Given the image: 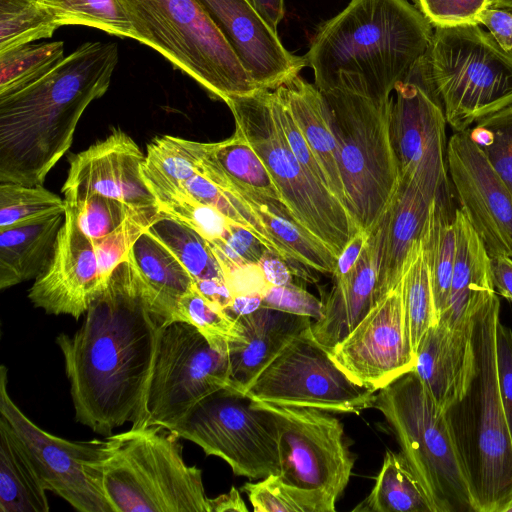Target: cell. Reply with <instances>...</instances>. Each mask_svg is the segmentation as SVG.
<instances>
[{"instance_id":"6da1fadb","label":"cell","mask_w":512,"mask_h":512,"mask_svg":"<svg viewBox=\"0 0 512 512\" xmlns=\"http://www.w3.org/2000/svg\"><path fill=\"white\" fill-rule=\"evenodd\" d=\"M73 334L56 338L75 419L110 436L126 422H143L146 393L165 320L153 311L124 260Z\"/></svg>"},{"instance_id":"7a4b0ae2","label":"cell","mask_w":512,"mask_h":512,"mask_svg":"<svg viewBox=\"0 0 512 512\" xmlns=\"http://www.w3.org/2000/svg\"><path fill=\"white\" fill-rule=\"evenodd\" d=\"M117 63L116 43L86 42L37 81L0 96V182L44 183Z\"/></svg>"},{"instance_id":"3957f363","label":"cell","mask_w":512,"mask_h":512,"mask_svg":"<svg viewBox=\"0 0 512 512\" xmlns=\"http://www.w3.org/2000/svg\"><path fill=\"white\" fill-rule=\"evenodd\" d=\"M432 24L408 0H351L303 56L319 90L390 97L431 46Z\"/></svg>"},{"instance_id":"277c9868","label":"cell","mask_w":512,"mask_h":512,"mask_svg":"<svg viewBox=\"0 0 512 512\" xmlns=\"http://www.w3.org/2000/svg\"><path fill=\"white\" fill-rule=\"evenodd\" d=\"M497 292L470 318L472 362L466 387L444 415L462 463L474 512H506L512 502V436L496 368Z\"/></svg>"},{"instance_id":"5b68a950","label":"cell","mask_w":512,"mask_h":512,"mask_svg":"<svg viewBox=\"0 0 512 512\" xmlns=\"http://www.w3.org/2000/svg\"><path fill=\"white\" fill-rule=\"evenodd\" d=\"M107 438L103 485L114 512H211L202 470L185 462L175 433L142 425Z\"/></svg>"},{"instance_id":"8992f818","label":"cell","mask_w":512,"mask_h":512,"mask_svg":"<svg viewBox=\"0 0 512 512\" xmlns=\"http://www.w3.org/2000/svg\"><path fill=\"white\" fill-rule=\"evenodd\" d=\"M335 137L347 207L369 234L393 196L399 172L391 144L393 97L319 90Z\"/></svg>"},{"instance_id":"52a82bcc","label":"cell","mask_w":512,"mask_h":512,"mask_svg":"<svg viewBox=\"0 0 512 512\" xmlns=\"http://www.w3.org/2000/svg\"><path fill=\"white\" fill-rule=\"evenodd\" d=\"M225 103L235 131L263 161L297 226L338 259L360 229L348 208L311 178L294 155L275 113L272 90L259 89Z\"/></svg>"},{"instance_id":"ba28073f","label":"cell","mask_w":512,"mask_h":512,"mask_svg":"<svg viewBox=\"0 0 512 512\" xmlns=\"http://www.w3.org/2000/svg\"><path fill=\"white\" fill-rule=\"evenodd\" d=\"M137 41L162 54L214 98L226 101L256 86L197 0H117Z\"/></svg>"},{"instance_id":"9c48e42d","label":"cell","mask_w":512,"mask_h":512,"mask_svg":"<svg viewBox=\"0 0 512 512\" xmlns=\"http://www.w3.org/2000/svg\"><path fill=\"white\" fill-rule=\"evenodd\" d=\"M373 408L383 414L432 512H474L444 411L414 370L379 389Z\"/></svg>"},{"instance_id":"30bf717a","label":"cell","mask_w":512,"mask_h":512,"mask_svg":"<svg viewBox=\"0 0 512 512\" xmlns=\"http://www.w3.org/2000/svg\"><path fill=\"white\" fill-rule=\"evenodd\" d=\"M428 60L453 132L512 105V55L480 24L434 27Z\"/></svg>"},{"instance_id":"8fae6325","label":"cell","mask_w":512,"mask_h":512,"mask_svg":"<svg viewBox=\"0 0 512 512\" xmlns=\"http://www.w3.org/2000/svg\"><path fill=\"white\" fill-rule=\"evenodd\" d=\"M253 402L276 426L282 480L310 493L322 512H334L356 460L342 422L320 409Z\"/></svg>"},{"instance_id":"7c38bea8","label":"cell","mask_w":512,"mask_h":512,"mask_svg":"<svg viewBox=\"0 0 512 512\" xmlns=\"http://www.w3.org/2000/svg\"><path fill=\"white\" fill-rule=\"evenodd\" d=\"M224 460L237 476L262 479L280 474L278 433L269 413L232 389L202 400L170 429Z\"/></svg>"},{"instance_id":"4fadbf2b","label":"cell","mask_w":512,"mask_h":512,"mask_svg":"<svg viewBox=\"0 0 512 512\" xmlns=\"http://www.w3.org/2000/svg\"><path fill=\"white\" fill-rule=\"evenodd\" d=\"M390 119L399 178H411L434 200L454 202L447 168V121L428 52L397 83Z\"/></svg>"},{"instance_id":"5bb4252c","label":"cell","mask_w":512,"mask_h":512,"mask_svg":"<svg viewBox=\"0 0 512 512\" xmlns=\"http://www.w3.org/2000/svg\"><path fill=\"white\" fill-rule=\"evenodd\" d=\"M222 389H232L228 354L213 349L188 323L167 324L161 333L140 426L170 430L202 400Z\"/></svg>"},{"instance_id":"9a60e30c","label":"cell","mask_w":512,"mask_h":512,"mask_svg":"<svg viewBox=\"0 0 512 512\" xmlns=\"http://www.w3.org/2000/svg\"><path fill=\"white\" fill-rule=\"evenodd\" d=\"M311 327V326H310ZM307 328L292 339L245 393L255 402L355 413L373 407L376 390L354 382Z\"/></svg>"},{"instance_id":"2e32d148","label":"cell","mask_w":512,"mask_h":512,"mask_svg":"<svg viewBox=\"0 0 512 512\" xmlns=\"http://www.w3.org/2000/svg\"><path fill=\"white\" fill-rule=\"evenodd\" d=\"M0 413L25 443L46 489L80 512H114L103 485L108 438L71 441L35 424L8 393V369L0 368Z\"/></svg>"},{"instance_id":"e0dca14e","label":"cell","mask_w":512,"mask_h":512,"mask_svg":"<svg viewBox=\"0 0 512 512\" xmlns=\"http://www.w3.org/2000/svg\"><path fill=\"white\" fill-rule=\"evenodd\" d=\"M328 352L354 382L376 391L414 370L416 355L408 335L401 283Z\"/></svg>"},{"instance_id":"ac0fdd59","label":"cell","mask_w":512,"mask_h":512,"mask_svg":"<svg viewBox=\"0 0 512 512\" xmlns=\"http://www.w3.org/2000/svg\"><path fill=\"white\" fill-rule=\"evenodd\" d=\"M447 168L458 208L489 255L512 257V194L468 130L448 139Z\"/></svg>"},{"instance_id":"d6986e66","label":"cell","mask_w":512,"mask_h":512,"mask_svg":"<svg viewBox=\"0 0 512 512\" xmlns=\"http://www.w3.org/2000/svg\"><path fill=\"white\" fill-rule=\"evenodd\" d=\"M144 159L136 142L121 129H114L104 140L69 157L64 199L100 194L156 217L160 207L144 180Z\"/></svg>"},{"instance_id":"ffe728a7","label":"cell","mask_w":512,"mask_h":512,"mask_svg":"<svg viewBox=\"0 0 512 512\" xmlns=\"http://www.w3.org/2000/svg\"><path fill=\"white\" fill-rule=\"evenodd\" d=\"M109 282L102 273L94 241L80 231L66 210L50 263L34 280L28 298L47 314L79 319Z\"/></svg>"},{"instance_id":"44dd1931","label":"cell","mask_w":512,"mask_h":512,"mask_svg":"<svg viewBox=\"0 0 512 512\" xmlns=\"http://www.w3.org/2000/svg\"><path fill=\"white\" fill-rule=\"evenodd\" d=\"M259 89L275 90L306 66L248 0H197Z\"/></svg>"},{"instance_id":"7402d4cb","label":"cell","mask_w":512,"mask_h":512,"mask_svg":"<svg viewBox=\"0 0 512 512\" xmlns=\"http://www.w3.org/2000/svg\"><path fill=\"white\" fill-rule=\"evenodd\" d=\"M431 202L416 181L399 178L370 233L376 249V303L400 283L410 252L421 237Z\"/></svg>"},{"instance_id":"603a6c76","label":"cell","mask_w":512,"mask_h":512,"mask_svg":"<svg viewBox=\"0 0 512 512\" xmlns=\"http://www.w3.org/2000/svg\"><path fill=\"white\" fill-rule=\"evenodd\" d=\"M239 337L228 346L232 390L246 393L283 348L312 324L308 316L261 307L235 318Z\"/></svg>"},{"instance_id":"cb8c5ba5","label":"cell","mask_w":512,"mask_h":512,"mask_svg":"<svg viewBox=\"0 0 512 512\" xmlns=\"http://www.w3.org/2000/svg\"><path fill=\"white\" fill-rule=\"evenodd\" d=\"M376 249L369 235L366 246L352 270L334 280L322 297V315L311 324L313 338L327 351L345 338L376 304Z\"/></svg>"},{"instance_id":"d4e9b609","label":"cell","mask_w":512,"mask_h":512,"mask_svg":"<svg viewBox=\"0 0 512 512\" xmlns=\"http://www.w3.org/2000/svg\"><path fill=\"white\" fill-rule=\"evenodd\" d=\"M456 256L447 307L438 323L453 330H467L477 307L496 292L490 255L463 212L455 211Z\"/></svg>"},{"instance_id":"484cf974","label":"cell","mask_w":512,"mask_h":512,"mask_svg":"<svg viewBox=\"0 0 512 512\" xmlns=\"http://www.w3.org/2000/svg\"><path fill=\"white\" fill-rule=\"evenodd\" d=\"M471 362L469 329L453 330L437 322L426 331L417 347L414 372L444 411L464 391Z\"/></svg>"},{"instance_id":"4316f807","label":"cell","mask_w":512,"mask_h":512,"mask_svg":"<svg viewBox=\"0 0 512 512\" xmlns=\"http://www.w3.org/2000/svg\"><path fill=\"white\" fill-rule=\"evenodd\" d=\"M202 176L221 190L234 194L245 201L256 213L274 240L295 261L314 271L333 274L337 258L326 246L297 226L283 203L265 199L246 191L226 177L206 156L203 159Z\"/></svg>"},{"instance_id":"83f0119b","label":"cell","mask_w":512,"mask_h":512,"mask_svg":"<svg viewBox=\"0 0 512 512\" xmlns=\"http://www.w3.org/2000/svg\"><path fill=\"white\" fill-rule=\"evenodd\" d=\"M125 261L136 275L155 313L177 322V305L194 279L176 256L148 229L132 245Z\"/></svg>"},{"instance_id":"f1b7e54d","label":"cell","mask_w":512,"mask_h":512,"mask_svg":"<svg viewBox=\"0 0 512 512\" xmlns=\"http://www.w3.org/2000/svg\"><path fill=\"white\" fill-rule=\"evenodd\" d=\"M274 91L290 111L317 158L330 191L347 207L337 145L319 89L298 74Z\"/></svg>"},{"instance_id":"f546056e","label":"cell","mask_w":512,"mask_h":512,"mask_svg":"<svg viewBox=\"0 0 512 512\" xmlns=\"http://www.w3.org/2000/svg\"><path fill=\"white\" fill-rule=\"evenodd\" d=\"M65 213L0 229V289L36 279L48 266Z\"/></svg>"},{"instance_id":"4dcf8cb0","label":"cell","mask_w":512,"mask_h":512,"mask_svg":"<svg viewBox=\"0 0 512 512\" xmlns=\"http://www.w3.org/2000/svg\"><path fill=\"white\" fill-rule=\"evenodd\" d=\"M47 491L25 443L1 414L0 512H48Z\"/></svg>"},{"instance_id":"1f68e13d","label":"cell","mask_w":512,"mask_h":512,"mask_svg":"<svg viewBox=\"0 0 512 512\" xmlns=\"http://www.w3.org/2000/svg\"><path fill=\"white\" fill-rule=\"evenodd\" d=\"M201 147L202 142L171 135L157 136L147 144L142 174L159 207L180 199L183 183L198 174Z\"/></svg>"},{"instance_id":"d6a6232c","label":"cell","mask_w":512,"mask_h":512,"mask_svg":"<svg viewBox=\"0 0 512 512\" xmlns=\"http://www.w3.org/2000/svg\"><path fill=\"white\" fill-rule=\"evenodd\" d=\"M456 208L454 202L432 200L420 237L438 320L447 307L455 263Z\"/></svg>"},{"instance_id":"836d02e7","label":"cell","mask_w":512,"mask_h":512,"mask_svg":"<svg viewBox=\"0 0 512 512\" xmlns=\"http://www.w3.org/2000/svg\"><path fill=\"white\" fill-rule=\"evenodd\" d=\"M352 511L432 512V509L401 453L387 449L374 487Z\"/></svg>"},{"instance_id":"e575fe53","label":"cell","mask_w":512,"mask_h":512,"mask_svg":"<svg viewBox=\"0 0 512 512\" xmlns=\"http://www.w3.org/2000/svg\"><path fill=\"white\" fill-rule=\"evenodd\" d=\"M204 153L226 177L246 191L284 204L263 161L238 132L223 141L205 143Z\"/></svg>"},{"instance_id":"d590c367","label":"cell","mask_w":512,"mask_h":512,"mask_svg":"<svg viewBox=\"0 0 512 512\" xmlns=\"http://www.w3.org/2000/svg\"><path fill=\"white\" fill-rule=\"evenodd\" d=\"M147 229L176 256L194 282L225 280L209 242L188 225L160 211Z\"/></svg>"},{"instance_id":"8d00e7d4","label":"cell","mask_w":512,"mask_h":512,"mask_svg":"<svg viewBox=\"0 0 512 512\" xmlns=\"http://www.w3.org/2000/svg\"><path fill=\"white\" fill-rule=\"evenodd\" d=\"M400 283L408 335L416 355L423 335L438 322L430 274L420 239L410 252Z\"/></svg>"},{"instance_id":"74e56055","label":"cell","mask_w":512,"mask_h":512,"mask_svg":"<svg viewBox=\"0 0 512 512\" xmlns=\"http://www.w3.org/2000/svg\"><path fill=\"white\" fill-rule=\"evenodd\" d=\"M64 58L63 41L28 43L0 51V96L37 81Z\"/></svg>"},{"instance_id":"f35d334b","label":"cell","mask_w":512,"mask_h":512,"mask_svg":"<svg viewBox=\"0 0 512 512\" xmlns=\"http://www.w3.org/2000/svg\"><path fill=\"white\" fill-rule=\"evenodd\" d=\"M60 26L38 0H0V51L50 38Z\"/></svg>"},{"instance_id":"ab89813d","label":"cell","mask_w":512,"mask_h":512,"mask_svg":"<svg viewBox=\"0 0 512 512\" xmlns=\"http://www.w3.org/2000/svg\"><path fill=\"white\" fill-rule=\"evenodd\" d=\"M66 210L73 216L80 231L91 240L102 239L129 220L153 222L155 218L139 212L126 203L100 194L65 200Z\"/></svg>"},{"instance_id":"60d3db41","label":"cell","mask_w":512,"mask_h":512,"mask_svg":"<svg viewBox=\"0 0 512 512\" xmlns=\"http://www.w3.org/2000/svg\"><path fill=\"white\" fill-rule=\"evenodd\" d=\"M177 322L194 326L209 345L228 354V346L239 337L235 318L207 299L195 286L181 296L177 305Z\"/></svg>"},{"instance_id":"b9f144b4","label":"cell","mask_w":512,"mask_h":512,"mask_svg":"<svg viewBox=\"0 0 512 512\" xmlns=\"http://www.w3.org/2000/svg\"><path fill=\"white\" fill-rule=\"evenodd\" d=\"M65 25H83L108 34L136 39L117 0H38Z\"/></svg>"},{"instance_id":"7bdbcfd3","label":"cell","mask_w":512,"mask_h":512,"mask_svg":"<svg viewBox=\"0 0 512 512\" xmlns=\"http://www.w3.org/2000/svg\"><path fill=\"white\" fill-rule=\"evenodd\" d=\"M66 202L42 185L0 182V229L66 212Z\"/></svg>"},{"instance_id":"ee69618b","label":"cell","mask_w":512,"mask_h":512,"mask_svg":"<svg viewBox=\"0 0 512 512\" xmlns=\"http://www.w3.org/2000/svg\"><path fill=\"white\" fill-rule=\"evenodd\" d=\"M468 132L512 194V105L478 121Z\"/></svg>"},{"instance_id":"f6af8a7d","label":"cell","mask_w":512,"mask_h":512,"mask_svg":"<svg viewBox=\"0 0 512 512\" xmlns=\"http://www.w3.org/2000/svg\"><path fill=\"white\" fill-rule=\"evenodd\" d=\"M241 491L247 494L255 512H322L310 493L286 484L279 474L246 482Z\"/></svg>"},{"instance_id":"bcb514c9","label":"cell","mask_w":512,"mask_h":512,"mask_svg":"<svg viewBox=\"0 0 512 512\" xmlns=\"http://www.w3.org/2000/svg\"><path fill=\"white\" fill-rule=\"evenodd\" d=\"M160 211L188 225L208 242L223 239L232 222L215 208L190 200L161 204Z\"/></svg>"},{"instance_id":"7dc6e473","label":"cell","mask_w":512,"mask_h":512,"mask_svg":"<svg viewBox=\"0 0 512 512\" xmlns=\"http://www.w3.org/2000/svg\"><path fill=\"white\" fill-rule=\"evenodd\" d=\"M433 27L479 24L478 18L490 0H414Z\"/></svg>"},{"instance_id":"c3c4849f","label":"cell","mask_w":512,"mask_h":512,"mask_svg":"<svg viewBox=\"0 0 512 512\" xmlns=\"http://www.w3.org/2000/svg\"><path fill=\"white\" fill-rule=\"evenodd\" d=\"M152 222L133 219L112 234L93 240L102 273L110 281L114 270L126 259L132 245Z\"/></svg>"},{"instance_id":"681fc988","label":"cell","mask_w":512,"mask_h":512,"mask_svg":"<svg viewBox=\"0 0 512 512\" xmlns=\"http://www.w3.org/2000/svg\"><path fill=\"white\" fill-rule=\"evenodd\" d=\"M286 313L319 319L322 315V300L304 288L289 283L270 286L262 296V306Z\"/></svg>"},{"instance_id":"f907efd6","label":"cell","mask_w":512,"mask_h":512,"mask_svg":"<svg viewBox=\"0 0 512 512\" xmlns=\"http://www.w3.org/2000/svg\"><path fill=\"white\" fill-rule=\"evenodd\" d=\"M272 102L275 113L294 155L311 178L329 189L326 176L317 158L293 119L290 111L274 90H272Z\"/></svg>"},{"instance_id":"816d5d0a","label":"cell","mask_w":512,"mask_h":512,"mask_svg":"<svg viewBox=\"0 0 512 512\" xmlns=\"http://www.w3.org/2000/svg\"><path fill=\"white\" fill-rule=\"evenodd\" d=\"M217 260L235 264H258L266 247L251 232L231 222L223 239L209 242Z\"/></svg>"},{"instance_id":"f5cc1de1","label":"cell","mask_w":512,"mask_h":512,"mask_svg":"<svg viewBox=\"0 0 512 512\" xmlns=\"http://www.w3.org/2000/svg\"><path fill=\"white\" fill-rule=\"evenodd\" d=\"M495 348L498 386L512 436V330L500 320L496 327Z\"/></svg>"},{"instance_id":"db71d44e","label":"cell","mask_w":512,"mask_h":512,"mask_svg":"<svg viewBox=\"0 0 512 512\" xmlns=\"http://www.w3.org/2000/svg\"><path fill=\"white\" fill-rule=\"evenodd\" d=\"M232 295H261L271 286L259 264H235L218 260Z\"/></svg>"},{"instance_id":"11a10c76","label":"cell","mask_w":512,"mask_h":512,"mask_svg":"<svg viewBox=\"0 0 512 512\" xmlns=\"http://www.w3.org/2000/svg\"><path fill=\"white\" fill-rule=\"evenodd\" d=\"M499 46L512 55V11L488 7L478 18Z\"/></svg>"},{"instance_id":"9f6ffc18","label":"cell","mask_w":512,"mask_h":512,"mask_svg":"<svg viewBox=\"0 0 512 512\" xmlns=\"http://www.w3.org/2000/svg\"><path fill=\"white\" fill-rule=\"evenodd\" d=\"M369 233L360 229L346 245L337 259L336 268L332 274L333 281L344 278L358 261L369 239Z\"/></svg>"},{"instance_id":"6f0895ef","label":"cell","mask_w":512,"mask_h":512,"mask_svg":"<svg viewBox=\"0 0 512 512\" xmlns=\"http://www.w3.org/2000/svg\"><path fill=\"white\" fill-rule=\"evenodd\" d=\"M263 274L271 286L292 283V272L288 264L276 253L265 249L258 262Z\"/></svg>"},{"instance_id":"680465c9","label":"cell","mask_w":512,"mask_h":512,"mask_svg":"<svg viewBox=\"0 0 512 512\" xmlns=\"http://www.w3.org/2000/svg\"><path fill=\"white\" fill-rule=\"evenodd\" d=\"M490 266L496 292L512 302V257L504 254L490 256Z\"/></svg>"},{"instance_id":"91938a15","label":"cell","mask_w":512,"mask_h":512,"mask_svg":"<svg viewBox=\"0 0 512 512\" xmlns=\"http://www.w3.org/2000/svg\"><path fill=\"white\" fill-rule=\"evenodd\" d=\"M197 289L211 302L220 306L224 310L228 308L233 301L228 285L223 279H209L194 282Z\"/></svg>"},{"instance_id":"94428289","label":"cell","mask_w":512,"mask_h":512,"mask_svg":"<svg viewBox=\"0 0 512 512\" xmlns=\"http://www.w3.org/2000/svg\"><path fill=\"white\" fill-rule=\"evenodd\" d=\"M270 29L277 33V28L284 18V0H248Z\"/></svg>"},{"instance_id":"6125c7cd","label":"cell","mask_w":512,"mask_h":512,"mask_svg":"<svg viewBox=\"0 0 512 512\" xmlns=\"http://www.w3.org/2000/svg\"><path fill=\"white\" fill-rule=\"evenodd\" d=\"M211 512H247L248 508L240 492L232 487L229 492L210 498Z\"/></svg>"},{"instance_id":"be15d7a7","label":"cell","mask_w":512,"mask_h":512,"mask_svg":"<svg viewBox=\"0 0 512 512\" xmlns=\"http://www.w3.org/2000/svg\"><path fill=\"white\" fill-rule=\"evenodd\" d=\"M262 306L261 295H241L233 298L232 304L225 309V311L237 318L240 316L248 315L258 310Z\"/></svg>"},{"instance_id":"e7e4bbea","label":"cell","mask_w":512,"mask_h":512,"mask_svg":"<svg viewBox=\"0 0 512 512\" xmlns=\"http://www.w3.org/2000/svg\"><path fill=\"white\" fill-rule=\"evenodd\" d=\"M489 7L512 11V0H490Z\"/></svg>"},{"instance_id":"03108f58","label":"cell","mask_w":512,"mask_h":512,"mask_svg":"<svg viewBox=\"0 0 512 512\" xmlns=\"http://www.w3.org/2000/svg\"><path fill=\"white\" fill-rule=\"evenodd\" d=\"M506 512H512V502H511V504L509 505V507L507 508Z\"/></svg>"}]
</instances>
